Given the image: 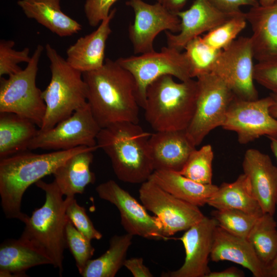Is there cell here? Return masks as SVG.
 I'll list each match as a JSON object with an SVG mask.
<instances>
[{
    "mask_svg": "<svg viewBox=\"0 0 277 277\" xmlns=\"http://www.w3.org/2000/svg\"><path fill=\"white\" fill-rule=\"evenodd\" d=\"M218 226L227 232L247 238L259 217L237 209H215L211 213ZM260 217V216H259Z\"/></svg>",
    "mask_w": 277,
    "mask_h": 277,
    "instance_id": "34",
    "label": "cell"
},
{
    "mask_svg": "<svg viewBox=\"0 0 277 277\" xmlns=\"http://www.w3.org/2000/svg\"><path fill=\"white\" fill-rule=\"evenodd\" d=\"M66 246L72 254L80 274L91 259L94 248L91 241L81 233L68 220L65 229Z\"/></svg>",
    "mask_w": 277,
    "mask_h": 277,
    "instance_id": "35",
    "label": "cell"
},
{
    "mask_svg": "<svg viewBox=\"0 0 277 277\" xmlns=\"http://www.w3.org/2000/svg\"><path fill=\"white\" fill-rule=\"evenodd\" d=\"M266 276L277 277V254L266 266Z\"/></svg>",
    "mask_w": 277,
    "mask_h": 277,
    "instance_id": "44",
    "label": "cell"
},
{
    "mask_svg": "<svg viewBox=\"0 0 277 277\" xmlns=\"http://www.w3.org/2000/svg\"><path fill=\"white\" fill-rule=\"evenodd\" d=\"M270 141V148L277 161V137H268Z\"/></svg>",
    "mask_w": 277,
    "mask_h": 277,
    "instance_id": "46",
    "label": "cell"
},
{
    "mask_svg": "<svg viewBox=\"0 0 277 277\" xmlns=\"http://www.w3.org/2000/svg\"><path fill=\"white\" fill-rule=\"evenodd\" d=\"M95 191L100 198L117 208L126 233L151 240H168L160 220L149 214L143 204L116 182L110 180L102 183L96 186Z\"/></svg>",
    "mask_w": 277,
    "mask_h": 277,
    "instance_id": "14",
    "label": "cell"
},
{
    "mask_svg": "<svg viewBox=\"0 0 277 277\" xmlns=\"http://www.w3.org/2000/svg\"><path fill=\"white\" fill-rule=\"evenodd\" d=\"M213 158L212 146L209 144L204 145L191 152L179 172L196 182L211 184Z\"/></svg>",
    "mask_w": 277,
    "mask_h": 277,
    "instance_id": "31",
    "label": "cell"
},
{
    "mask_svg": "<svg viewBox=\"0 0 277 277\" xmlns=\"http://www.w3.org/2000/svg\"><path fill=\"white\" fill-rule=\"evenodd\" d=\"M253 59L250 37L241 36L221 51L211 72L222 79L235 96L255 100L259 97L254 84Z\"/></svg>",
    "mask_w": 277,
    "mask_h": 277,
    "instance_id": "11",
    "label": "cell"
},
{
    "mask_svg": "<svg viewBox=\"0 0 277 277\" xmlns=\"http://www.w3.org/2000/svg\"><path fill=\"white\" fill-rule=\"evenodd\" d=\"M15 42L12 40L0 41V76L10 75L21 71L23 69L18 66L22 62L28 63L30 59V50L25 47L22 50L13 49Z\"/></svg>",
    "mask_w": 277,
    "mask_h": 277,
    "instance_id": "36",
    "label": "cell"
},
{
    "mask_svg": "<svg viewBox=\"0 0 277 277\" xmlns=\"http://www.w3.org/2000/svg\"><path fill=\"white\" fill-rule=\"evenodd\" d=\"M138 193L142 204L160 220L168 238L187 230L205 216L199 207L173 196L150 180L141 184Z\"/></svg>",
    "mask_w": 277,
    "mask_h": 277,
    "instance_id": "13",
    "label": "cell"
},
{
    "mask_svg": "<svg viewBox=\"0 0 277 277\" xmlns=\"http://www.w3.org/2000/svg\"><path fill=\"white\" fill-rule=\"evenodd\" d=\"M195 147L186 130L155 131L151 134L148 148L154 171L179 172Z\"/></svg>",
    "mask_w": 277,
    "mask_h": 277,
    "instance_id": "19",
    "label": "cell"
},
{
    "mask_svg": "<svg viewBox=\"0 0 277 277\" xmlns=\"http://www.w3.org/2000/svg\"><path fill=\"white\" fill-rule=\"evenodd\" d=\"M148 180L173 196L198 207L207 204L219 187L196 182L171 170H154Z\"/></svg>",
    "mask_w": 277,
    "mask_h": 277,
    "instance_id": "26",
    "label": "cell"
},
{
    "mask_svg": "<svg viewBox=\"0 0 277 277\" xmlns=\"http://www.w3.org/2000/svg\"><path fill=\"white\" fill-rule=\"evenodd\" d=\"M35 185L45 192V201L26 220L21 236L44 250L61 276L64 252L67 247L65 229L68 222L66 214L67 199H63L64 195L54 181L47 183L41 180Z\"/></svg>",
    "mask_w": 277,
    "mask_h": 277,
    "instance_id": "5",
    "label": "cell"
},
{
    "mask_svg": "<svg viewBox=\"0 0 277 277\" xmlns=\"http://www.w3.org/2000/svg\"><path fill=\"white\" fill-rule=\"evenodd\" d=\"M254 80L271 93L277 94V59L255 64Z\"/></svg>",
    "mask_w": 277,
    "mask_h": 277,
    "instance_id": "38",
    "label": "cell"
},
{
    "mask_svg": "<svg viewBox=\"0 0 277 277\" xmlns=\"http://www.w3.org/2000/svg\"><path fill=\"white\" fill-rule=\"evenodd\" d=\"M215 209H237L259 217L263 212L253 194L247 176L243 173L232 183H223L207 202Z\"/></svg>",
    "mask_w": 277,
    "mask_h": 277,
    "instance_id": "27",
    "label": "cell"
},
{
    "mask_svg": "<svg viewBox=\"0 0 277 277\" xmlns=\"http://www.w3.org/2000/svg\"><path fill=\"white\" fill-rule=\"evenodd\" d=\"M247 23L245 13L242 12L207 32L202 36V40L212 49L222 51L236 39L246 27Z\"/></svg>",
    "mask_w": 277,
    "mask_h": 277,
    "instance_id": "32",
    "label": "cell"
},
{
    "mask_svg": "<svg viewBox=\"0 0 277 277\" xmlns=\"http://www.w3.org/2000/svg\"><path fill=\"white\" fill-rule=\"evenodd\" d=\"M176 14L181 20V29L176 34L165 31L167 46L181 51L190 41L238 13L223 12L209 0H194L188 9Z\"/></svg>",
    "mask_w": 277,
    "mask_h": 277,
    "instance_id": "17",
    "label": "cell"
},
{
    "mask_svg": "<svg viewBox=\"0 0 277 277\" xmlns=\"http://www.w3.org/2000/svg\"><path fill=\"white\" fill-rule=\"evenodd\" d=\"M272 101L270 94L255 100L235 96L222 127L235 132L241 144H247L263 135L277 137V120L270 113Z\"/></svg>",
    "mask_w": 277,
    "mask_h": 277,
    "instance_id": "12",
    "label": "cell"
},
{
    "mask_svg": "<svg viewBox=\"0 0 277 277\" xmlns=\"http://www.w3.org/2000/svg\"><path fill=\"white\" fill-rule=\"evenodd\" d=\"M30 120L11 112H0V159L28 150L39 129Z\"/></svg>",
    "mask_w": 277,
    "mask_h": 277,
    "instance_id": "28",
    "label": "cell"
},
{
    "mask_svg": "<svg viewBox=\"0 0 277 277\" xmlns=\"http://www.w3.org/2000/svg\"><path fill=\"white\" fill-rule=\"evenodd\" d=\"M210 259L228 261L248 269L255 277L266 276L265 266L247 238L232 234L218 225L215 228Z\"/></svg>",
    "mask_w": 277,
    "mask_h": 277,
    "instance_id": "22",
    "label": "cell"
},
{
    "mask_svg": "<svg viewBox=\"0 0 277 277\" xmlns=\"http://www.w3.org/2000/svg\"><path fill=\"white\" fill-rule=\"evenodd\" d=\"M126 4L134 13L133 23L128 27V36L135 54L154 51V41L160 32H180L179 16L159 3L150 4L143 0H128Z\"/></svg>",
    "mask_w": 277,
    "mask_h": 277,
    "instance_id": "15",
    "label": "cell"
},
{
    "mask_svg": "<svg viewBox=\"0 0 277 277\" xmlns=\"http://www.w3.org/2000/svg\"><path fill=\"white\" fill-rule=\"evenodd\" d=\"M276 0H258L260 5L267 6L273 3Z\"/></svg>",
    "mask_w": 277,
    "mask_h": 277,
    "instance_id": "47",
    "label": "cell"
},
{
    "mask_svg": "<svg viewBox=\"0 0 277 277\" xmlns=\"http://www.w3.org/2000/svg\"><path fill=\"white\" fill-rule=\"evenodd\" d=\"M88 147L42 154L25 151L1 159L0 196L5 216L24 223L29 216L21 211V205L28 187L45 176L53 174L70 157Z\"/></svg>",
    "mask_w": 277,
    "mask_h": 277,
    "instance_id": "2",
    "label": "cell"
},
{
    "mask_svg": "<svg viewBox=\"0 0 277 277\" xmlns=\"http://www.w3.org/2000/svg\"><path fill=\"white\" fill-rule=\"evenodd\" d=\"M133 76L135 96L139 106L144 108L149 85L160 77L169 75L181 81L192 78L189 65L184 52L168 46L139 55L120 57L115 60Z\"/></svg>",
    "mask_w": 277,
    "mask_h": 277,
    "instance_id": "8",
    "label": "cell"
},
{
    "mask_svg": "<svg viewBox=\"0 0 277 277\" xmlns=\"http://www.w3.org/2000/svg\"><path fill=\"white\" fill-rule=\"evenodd\" d=\"M118 0H86L84 12L89 25L98 26L108 17L112 6Z\"/></svg>",
    "mask_w": 277,
    "mask_h": 277,
    "instance_id": "39",
    "label": "cell"
},
{
    "mask_svg": "<svg viewBox=\"0 0 277 277\" xmlns=\"http://www.w3.org/2000/svg\"><path fill=\"white\" fill-rule=\"evenodd\" d=\"M101 129L88 103L52 128L47 130L39 129L28 150L58 151L97 146L96 137Z\"/></svg>",
    "mask_w": 277,
    "mask_h": 277,
    "instance_id": "10",
    "label": "cell"
},
{
    "mask_svg": "<svg viewBox=\"0 0 277 277\" xmlns=\"http://www.w3.org/2000/svg\"><path fill=\"white\" fill-rule=\"evenodd\" d=\"M244 273L240 269L234 267H229L220 271H210L206 277H243Z\"/></svg>",
    "mask_w": 277,
    "mask_h": 277,
    "instance_id": "42",
    "label": "cell"
},
{
    "mask_svg": "<svg viewBox=\"0 0 277 277\" xmlns=\"http://www.w3.org/2000/svg\"><path fill=\"white\" fill-rule=\"evenodd\" d=\"M276 227L273 215L263 213L257 219L247 238L265 267L277 254Z\"/></svg>",
    "mask_w": 277,
    "mask_h": 277,
    "instance_id": "30",
    "label": "cell"
},
{
    "mask_svg": "<svg viewBox=\"0 0 277 277\" xmlns=\"http://www.w3.org/2000/svg\"><path fill=\"white\" fill-rule=\"evenodd\" d=\"M125 266L134 277H152L153 275L149 268L144 264L142 258H132L126 259Z\"/></svg>",
    "mask_w": 277,
    "mask_h": 277,
    "instance_id": "41",
    "label": "cell"
},
{
    "mask_svg": "<svg viewBox=\"0 0 277 277\" xmlns=\"http://www.w3.org/2000/svg\"><path fill=\"white\" fill-rule=\"evenodd\" d=\"M66 197L67 199L66 214L68 220L90 241L101 239L102 234L94 227L85 208L77 203L74 196Z\"/></svg>",
    "mask_w": 277,
    "mask_h": 277,
    "instance_id": "37",
    "label": "cell"
},
{
    "mask_svg": "<svg viewBox=\"0 0 277 277\" xmlns=\"http://www.w3.org/2000/svg\"><path fill=\"white\" fill-rule=\"evenodd\" d=\"M53 261L46 252L30 240L21 237L7 240L0 246L1 277L26 276V271Z\"/></svg>",
    "mask_w": 277,
    "mask_h": 277,
    "instance_id": "23",
    "label": "cell"
},
{
    "mask_svg": "<svg viewBox=\"0 0 277 277\" xmlns=\"http://www.w3.org/2000/svg\"><path fill=\"white\" fill-rule=\"evenodd\" d=\"M151 134L130 122H120L101 128L96 143L110 160L117 178L124 182L142 184L154 171L148 148Z\"/></svg>",
    "mask_w": 277,
    "mask_h": 277,
    "instance_id": "3",
    "label": "cell"
},
{
    "mask_svg": "<svg viewBox=\"0 0 277 277\" xmlns=\"http://www.w3.org/2000/svg\"><path fill=\"white\" fill-rule=\"evenodd\" d=\"M188 0H157V2L162 5L169 11L174 13L182 10Z\"/></svg>",
    "mask_w": 277,
    "mask_h": 277,
    "instance_id": "43",
    "label": "cell"
},
{
    "mask_svg": "<svg viewBox=\"0 0 277 277\" xmlns=\"http://www.w3.org/2000/svg\"><path fill=\"white\" fill-rule=\"evenodd\" d=\"M97 146L88 147L70 157L53 174L55 182L63 195L74 196L82 194L86 187L95 181L94 173L90 170L93 152Z\"/></svg>",
    "mask_w": 277,
    "mask_h": 277,
    "instance_id": "24",
    "label": "cell"
},
{
    "mask_svg": "<svg viewBox=\"0 0 277 277\" xmlns=\"http://www.w3.org/2000/svg\"><path fill=\"white\" fill-rule=\"evenodd\" d=\"M215 7L229 14H236L242 12L243 6L253 7L259 5L258 0H209Z\"/></svg>",
    "mask_w": 277,
    "mask_h": 277,
    "instance_id": "40",
    "label": "cell"
},
{
    "mask_svg": "<svg viewBox=\"0 0 277 277\" xmlns=\"http://www.w3.org/2000/svg\"><path fill=\"white\" fill-rule=\"evenodd\" d=\"M197 94L193 116L186 130L197 146L213 129L223 125L228 107L235 96L226 84L212 72L196 77Z\"/></svg>",
    "mask_w": 277,
    "mask_h": 277,
    "instance_id": "9",
    "label": "cell"
},
{
    "mask_svg": "<svg viewBox=\"0 0 277 277\" xmlns=\"http://www.w3.org/2000/svg\"><path fill=\"white\" fill-rule=\"evenodd\" d=\"M87 102L101 128L120 122L138 124L140 107L132 74L116 61L106 58L100 68L83 73Z\"/></svg>",
    "mask_w": 277,
    "mask_h": 277,
    "instance_id": "1",
    "label": "cell"
},
{
    "mask_svg": "<svg viewBox=\"0 0 277 277\" xmlns=\"http://www.w3.org/2000/svg\"><path fill=\"white\" fill-rule=\"evenodd\" d=\"M242 167L263 213L274 215L277 205V167L268 154L252 148L245 152Z\"/></svg>",
    "mask_w": 277,
    "mask_h": 277,
    "instance_id": "18",
    "label": "cell"
},
{
    "mask_svg": "<svg viewBox=\"0 0 277 277\" xmlns=\"http://www.w3.org/2000/svg\"><path fill=\"white\" fill-rule=\"evenodd\" d=\"M44 47L38 45L27 66L0 79V112H11L33 122L39 128L46 112L42 91L36 84L38 65Z\"/></svg>",
    "mask_w": 277,
    "mask_h": 277,
    "instance_id": "7",
    "label": "cell"
},
{
    "mask_svg": "<svg viewBox=\"0 0 277 277\" xmlns=\"http://www.w3.org/2000/svg\"><path fill=\"white\" fill-rule=\"evenodd\" d=\"M245 16L252 31L250 37L254 58L258 62L277 59V0L269 5L251 7Z\"/></svg>",
    "mask_w": 277,
    "mask_h": 277,
    "instance_id": "21",
    "label": "cell"
},
{
    "mask_svg": "<svg viewBox=\"0 0 277 277\" xmlns=\"http://www.w3.org/2000/svg\"><path fill=\"white\" fill-rule=\"evenodd\" d=\"M184 50L189 65L192 78L210 73L221 52L207 46L202 40L201 36L188 43Z\"/></svg>",
    "mask_w": 277,
    "mask_h": 277,
    "instance_id": "33",
    "label": "cell"
},
{
    "mask_svg": "<svg viewBox=\"0 0 277 277\" xmlns=\"http://www.w3.org/2000/svg\"><path fill=\"white\" fill-rule=\"evenodd\" d=\"M116 9L111 10L97 29L91 33L82 36L66 51L67 63L73 68L84 73L100 68L105 61L107 40L112 32L111 21Z\"/></svg>",
    "mask_w": 277,
    "mask_h": 277,
    "instance_id": "20",
    "label": "cell"
},
{
    "mask_svg": "<svg viewBox=\"0 0 277 277\" xmlns=\"http://www.w3.org/2000/svg\"><path fill=\"white\" fill-rule=\"evenodd\" d=\"M133 236L127 233L112 236L107 251L100 257L90 260L81 275L83 277H114L124 266Z\"/></svg>",
    "mask_w": 277,
    "mask_h": 277,
    "instance_id": "29",
    "label": "cell"
},
{
    "mask_svg": "<svg viewBox=\"0 0 277 277\" xmlns=\"http://www.w3.org/2000/svg\"><path fill=\"white\" fill-rule=\"evenodd\" d=\"M212 217L204 218L188 229L178 239L185 250V259L178 269L163 272V277H206L211 271L208 266L214 233L217 226Z\"/></svg>",
    "mask_w": 277,
    "mask_h": 277,
    "instance_id": "16",
    "label": "cell"
},
{
    "mask_svg": "<svg viewBox=\"0 0 277 277\" xmlns=\"http://www.w3.org/2000/svg\"><path fill=\"white\" fill-rule=\"evenodd\" d=\"M17 4L26 17L60 37L71 36L82 30L78 22L62 11L60 0H19Z\"/></svg>",
    "mask_w": 277,
    "mask_h": 277,
    "instance_id": "25",
    "label": "cell"
},
{
    "mask_svg": "<svg viewBox=\"0 0 277 277\" xmlns=\"http://www.w3.org/2000/svg\"><path fill=\"white\" fill-rule=\"evenodd\" d=\"M270 95L273 101L270 107V113L277 120V94L271 93Z\"/></svg>",
    "mask_w": 277,
    "mask_h": 277,
    "instance_id": "45",
    "label": "cell"
},
{
    "mask_svg": "<svg viewBox=\"0 0 277 277\" xmlns=\"http://www.w3.org/2000/svg\"><path fill=\"white\" fill-rule=\"evenodd\" d=\"M45 48L50 61L51 79L42 92L46 109L41 130L52 128L88 104L83 73L71 67L49 44Z\"/></svg>",
    "mask_w": 277,
    "mask_h": 277,
    "instance_id": "6",
    "label": "cell"
},
{
    "mask_svg": "<svg viewBox=\"0 0 277 277\" xmlns=\"http://www.w3.org/2000/svg\"><path fill=\"white\" fill-rule=\"evenodd\" d=\"M197 94L196 80L177 82L165 75L149 85L144 116L155 131L186 130L193 116Z\"/></svg>",
    "mask_w": 277,
    "mask_h": 277,
    "instance_id": "4",
    "label": "cell"
}]
</instances>
